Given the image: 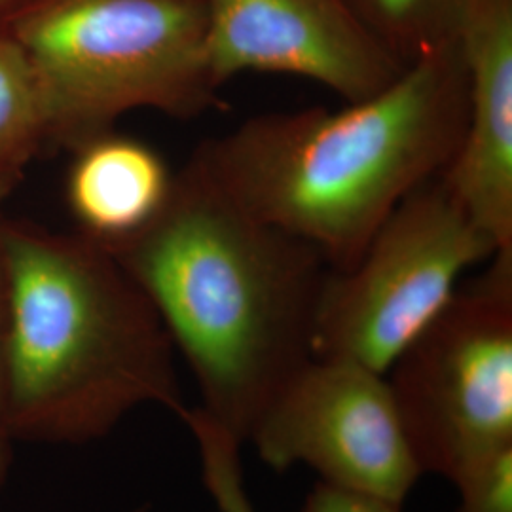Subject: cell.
<instances>
[{
	"instance_id": "cell-14",
	"label": "cell",
	"mask_w": 512,
	"mask_h": 512,
	"mask_svg": "<svg viewBox=\"0 0 512 512\" xmlns=\"http://www.w3.org/2000/svg\"><path fill=\"white\" fill-rule=\"evenodd\" d=\"M454 512H512V446L459 476Z\"/></svg>"
},
{
	"instance_id": "cell-18",
	"label": "cell",
	"mask_w": 512,
	"mask_h": 512,
	"mask_svg": "<svg viewBox=\"0 0 512 512\" xmlns=\"http://www.w3.org/2000/svg\"><path fill=\"white\" fill-rule=\"evenodd\" d=\"M19 179L6 173V171H0V202L18 186Z\"/></svg>"
},
{
	"instance_id": "cell-4",
	"label": "cell",
	"mask_w": 512,
	"mask_h": 512,
	"mask_svg": "<svg viewBox=\"0 0 512 512\" xmlns=\"http://www.w3.org/2000/svg\"><path fill=\"white\" fill-rule=\"evenodd\" d=\"M37 74L48 147L73 150L133 110L219 105L203 0H31L2 27Z\"/></svg>"
},
{
	"instance_id": "cell-9",
	"label": "cell",
	"mask_w": 512,
	"mask_h": 512,
	"mask_svg": "<svg viewBox=\"0 0 512 512\" xmlns=\"http://www.w3.org/2000/svg\"><path fill=\"white\" fill-rule=\"evenodd\" d=\"M458 44L467 124L440 175L497 251L512 253V0H471Z\"/></svg>"
},
{
	"instance_id": "cell-12",
	"label": "cell",
	"mask_w": 512,
	"mask_h": 512,
	"mask_svg": "<svg viewBox=\"0 0 512 512\" xmlns=\"http://www.w3.org/2000/svg\"><path fill=\"white\" fill-rule=\"evenodd\" d=\"M368 31L404 65L458 40L471 0H348Z\"/></svg>"
},
{
	"instance_id": "cell-10",
	"label": "cell",
	"mask_w": 512,
	"mask_h": 512,
	"mask_svg": "<svg viewBox=\"0 0 512 512\" xmlns=\"http://www.w3.org/2000/svg\"><path fill=\"white\" fill-rule=\"evenodd\" d=\"M69 152L65 202L76 234L112 251L162 215L177 171L152 145L109 129Z\"/></svg>"
},
{
	"instance_id": "cell-11",
	"label": "cell",
	"mask_w": 512,
	"mask_h": 512,
	"mask_svg": "<svg viewBox=\"0 0 512 512\" xmlns=\"http://www.w3.org/2000/svg\"><path fill=\"white\" fill-rule=\"evenodd\" d=\"M48 147V118L37 74L18 42L0 27V171L21 179Z\"/></svg>"
},
{
	"instance_id": "cell-3",
	"label": "cell",
	"mask_w": 512,
	"mask_h": 512,
	"mask_svg": "<svg viewBox=\"0 0 512 512\" xmlns=\"http://www.w3.org/2000/svg\"><path fill=\"white\" fill-rule=\"evenodd\" d=\"M6 423L23 442L84 444L143 404L179 416L175 348L116 256L76 232L4 219Z\"/></svg>"
},
{
	"instance_id": "cell-1",
	"label": "cell",
	"mask_w": 512,
	"mask_h": 512,
	"mask_svg": "<svg viewBox=\"0 0 512 512\" xmlns=\"http://www.w3.org/2000/svg\"><path fill=\"white\" fill-rule=\"evenodd\" d=\"M110 253L190 366L200 408L243 446L313 359L325 258L243 211L190 162L162 215Z\"/></svg>"
},
{
	"instance_id": "cell-8",
	"label": "cell",
	"mask_w": 512,
	"mask_h": 512,
	"mask_svg": "<svg viewBox=\"0 0 512 512\" xmlns=\"http://www.w3.org/2000/svg\"><path fill=\"white\" fill-rule=\"evenodd\" d=\"M203 2L207 61L220 90L238 74H291L353 103L382 92L406 69L348 0Z\"/></svg>"
},
{
	"instance_id": "cell-15",
	"label": "cell",
	"mask_w": 512,
	"mask_h": 512,
	"mask_svg": "<svg viewBox=\"0 0 512 512\" xmlns=\"http://www.w3.org/2000/svg\"><path fill=\"white\" fill-rule=\"evenodd\" d=\"M8 327H10V294L4 253V217L0 215V488L4 486L12 465V444L6 423V359H8Z\"/></svg>"
},
{
	"instance_id": "cell-13",
	"label": "cell",
	"mask_w": 512,
	"mask_h": 512,
	"mask_svg": "<svg viewBox=\"0 0 512 512\" xmlns=\"http://www.w3.org/2000/svg\"><path fill=\"white\" fill-rule=\"evenodd\" d=\"M198 446L203 484L220 512H256L247 492L239 450L241 444L200 406H184L179 414Z\"/></svg>"
},
{
	"instance_id": "cell-5",
	"label": "cell",
	"mask_w": 512,
	"mask_h": 512,
	"mask_svg": "<svg viewBox=\"0 0 512 512\" xmlns=\"http://www.w3.org/2000/svg\"><path fill=\"white\" fill-rule=\"evenodd\" d=\"M421 473L452 484L512 446V253L461 283L387 370Z\"/></svg>"
},
{
	"instance_id": "cell-19",
	"label": "cell",
	"mask_w": 512,
	"mask_h": 512,
	"mask_svg": "<svg viewBox=\"0 0 512 512\" xmlns=\"http://www.w3.org/2000/svg\"><path fill=\"white\" fill-rule=\"evenodd\" d=\"M131 512H147V509H137V511H131Z\"/></svg>"
},
{
	"instance_id": "cell-2",
	"label": "cell",
	"mask_w": 512,
	"mask_h": 512,
	"mask_svg": "<svg viewBox=\"0 0 512 512\" xmlns=\"http://www.w3.org/2000/svg\"><path fill=\"white\" fill-rule=\"evenodd\" d=\"M465 124L456 40L346 109L258 114L200 143L188 162L243 211L344 272L389 213L448 167Z\"/></svg>"
},
{
	"instance_id": "cell-6",
	"label": "cell",
	"mask_w": 512,
	"mask_h": 512,
	"mask_svg": "<svg viewBox=\"0 0 512 512\" xmlns=\"http://www.w3.org/2000/svg\"><path fill=\"white\" fill-rule=\"evenodd\" d=\"M497 253L439 173L389 213L349 270H330L315 313L313 357L387 374L450 302L463 274Z\"/></svg>"
},
{
	"instance_id": "cell-17",
	"label": "cell",
	"mask_w": 512,
	"mask_h": 512,
	"mask_svg": "<svg viewBox=\"0 0 512 512\" xmlns=\"http://www.w3.org/2000/svg\"><path fill=\"white\" fill-rule=\"evenodd\" d=\"M31 0H0V27L6 25V21L14 18L23 6H27Z\"/></svg>"
},
{
	"instance_id": "cell-16",
	"label": "cell",
	"mask_w": 512,
	"mask_h": 512,
	"mask_svg": "<svg viewBox=\"0 0 512 512\" xmlns=\"http://www.w3.org/2000/svg\"><path fill=\"white\" fill-rule=\"evenodd\" d=\"M302 512H401V507L319 482L306 497Z\"/></svg>"
},
{
	"instance_id": "cell-7",
	"label": "cell",
	"mask_w": 512,
	"mask_h": 512,
	"mask_svg": "<svg viewBox=\"0 0 512 512\" xmlns=\"http://www.w3.org/2000/svg\"><path fill=\"white\" fill-rule=\"evenodd\" d=\"M247 442L277 473L308 465L325 484L397 507L423 475L387 376L344 359L302 366Z\"/></svg>"
}]
</instances>
